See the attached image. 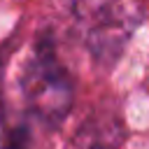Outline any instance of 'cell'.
<instances>
[{
  "mask_svg": "<svg viewBox=\"0 0 149 149\" xmlns=\"http://www.w3.org/2000/svg\"><path fill=\"white\" fill-rule=\"evenodd\" d=\"M63 72L47 61L35 58L26 70V95L33 102V107L42 109V114H56V109H63L58 98H68V86L63 84Z\"/></svg>",
  "mask_w": 149,
  "mask_h": 149,
  "instance_id": "cell-1",
  "label": "cell"
}]
</instances>
